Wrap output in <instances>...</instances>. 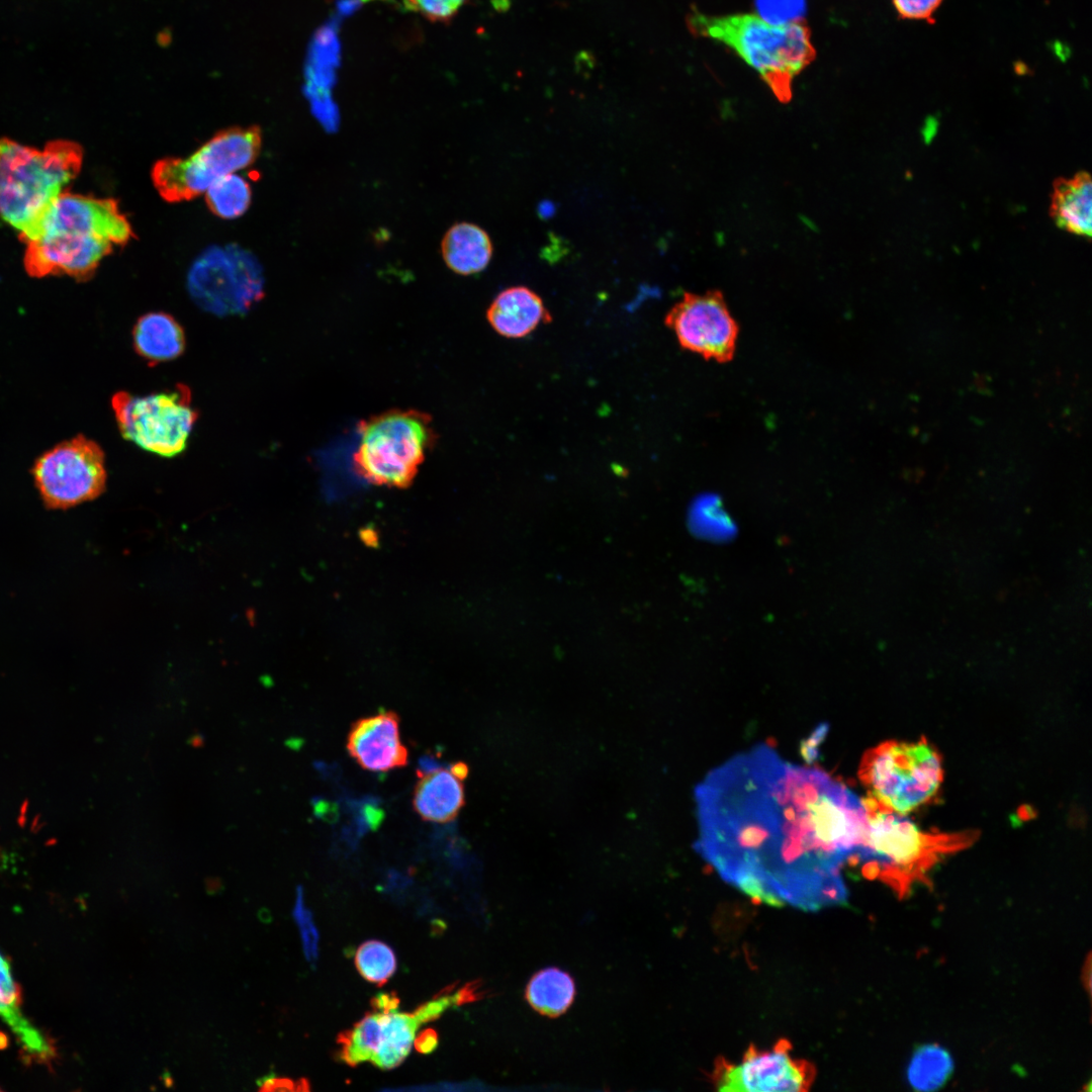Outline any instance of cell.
<instances>
[{
	"label": "cell",
	"mask_w": 1092,
	"mask_h": 1092,
	"mask_svg": "<svg viewBox=\"0 0 1092 1092\" xmlns=\"http://www.w3.org/2000/svg\"><path fill=\"white\" fill-rule=\"evenodd\" d=\"M414 1045L417 1052L421 1054H430L434 1052L438 1045L437 1031L433 1028L423 1029L414 1039Z\"/></svg>",
	"instance_id": "1f68e13d"
},
{
	"label": "cell",
	"mask_w": 1092,
	"mask_h": 1092,
	"mask_svg": "<svg viewBox=\"0 0 1092 1092\" xmlns=\"http://www.w3.org/2000/svg\"><path fill=\"white\" fill-rule=\"evenodd\" d=\"M829 730V724L822 722L812 733L801 741L800 753L807 763H813L819 758V746L824 741Z\"/></svg>",
	"instance_id": "f546056e"
},
{
	"label": "cell",
	"mask_w": 1092,
	"mask_h": 1092,
	"mask_svg": "<svg viewBox=\"0 0 1092 1092\" xmlns=\"http://www.w3.org/2000/svg\"><path fill=\"white\" fill-rule=\"evenodd\" d=\"M292 915L299 927L306 960L310 964H314L318 957V932L313 923L311 912L304 905L303 890L300 886L296 890Z\"/></svg>",
	"instance_id": "4316f807"
},
{
	"label": "cell",
	"mask_w": 1092,
	"mask_h": 1092,
	"mask_svg": "<svg viewBox=\"0 0 1092 1092\" xmlns=\"http://www.w3.org/2000/svg\"><path fill=\"white\" fill-rule=\"evenodd\" d=\"M942 0H893L899 15L909 19H927L938 8Z\"/></svg>",
	"instance_id": "f1b7e54d"
},
{
	"label": "cell",
	"mask_w": 1092,
	"mask_h": 1092,
	"mask_svg": "<svg viewBox=\"0 0 1092 1092\" xmlns=\"http://www.w3.org/2000/svg\"><path fill=\"white\" fill-rule=\"evenodd\" d=\"M868 818L869 840L860 861H877L887 882L897 883L902 876L915 874L935 851L947 849L942 844L956 841L924 833L910 818L894 811L876 809L868 812Z\"/></svg>",
	"instance_id": "7c38bea8"
},
{
	"label": "cell",
	"mask_w": 1092,
	"mask_h": 1092,
	"mask_svg": "<svg viewBox=\"0 0 1092 1092\" xmlns=\"http://www.w3.org/2000/svg\"><path fill=\"white\" fill-rule=\"evenodd\" d=\"M0 1091H1V1088H0Z\"/></svg>",
	"instance_id": "e575fe53"
},
{
	"label": "cell",
	"mask_w": 1092,
	"mask_h": 1092,
	"mask_svg": "<svg viewBox=\"0 0 1092 1092\" xmlns=\"http://www.w3.org/2000/svg\"><path fill=\"white\" fill-rule=\"evenodd\" d=\"M441 253L445 264L454 273L472 275L487 267L492 257V244L480 226L458 222L444 235Z\"/></svg>",
	"instance_id": "ffe728a7"
},
{
	"label": "cell",
	"mask_w": 1092,
	"mask_h": 1092,
	"mask_svg": "<svg viewBox=\"0 0 1092 1092\" xmlns=\"http://www.w3.org/2000/svg\"><path fill=\"white\" fill-rule=\"evenodd\" d=\"M664 323L688 351L719 363L734 356L739 329L720 291L686 292Z\"/></svg>",
	"instance_id": "8fae6325"
},
{
	"label": "cell",
	"mask_w": 1092,
	"mask_h": 1092,
	"mask_svg": "<svg viewBox=\"0 0 1092 1092\" xmlns=\"http://www.w3.org/2000/svg\"><path fill=\"white\" fill-rule=\"evenodd\" d=\"M261 144L257 126L223 129L186 158L157 161L152 169L154 186L168 202L191 200L221 177L253 164Z\"/></svg>",
	"instance_id": "52a82bcc"
},
{
	"label": "cell",
	"mask_w": 1092,
	"mask_h": 1092,
	"mask_svg": "<svg viewBox=\"0 0 1092 1092\" xmlns=\"http://www.w3.org/2000/svg\"><path fill=\"white\" fill-rule=\"evenodd\" d=\"M464 778L454 767L418 770L413 807L425 821H453L465 804Z\"/></svg>",
	"instance_id": "9a60e30c"
},
{
	"label": "cell",
	"mask_w": 1092,
	"mask_h": 1092,
	"mask_svg": "<svg viewBox=\"0 0 1092 1092\" xmlns=\"http://www.w3.org/2000/svg\"><path fill=\"white\" fill-rule=\"evenodd\" d=\"M133 236L116 200L65 191L22 241L24 267L32 277L68 275L88 280L115 247L127 244Z\"/></svg>",
	"instance_id": "7a4b0ae2"
},
{
	"label": "cell",
	"mask_w": 1092,
	"mask_h": 1092,
	"mask_svg": "<svg viewBox=\"0 0 1092 1092\" xmlns=\"http://www.w3.org/2000/svg\"><path fill=\"white\" fill-rule=\"evenodd\" d=\"M354 962L360 975L379 987L384 985L396 970L393 949L376 939L361 943L355 951Z\"/></svg>",
	"instance_id": "484cf974"
},
{
	"label": "cell",
	"mask_w": 1092,
	"mask_h": 1092,
	"mask_svg": "<svg viewBox=\"0 0 1092 1092\" xmlns=\"http://www.w3.org/2000/svg\"><path fill=\"white\" fill-rule=\"evenodd\" d=\"M353 454L356 473L375 485L405 487L436 442L432 420L416 410H389L361 421Z\"/></svg>",
	"instance_id": "5b68a950"
},
{
	"label": "cell",
	"mask_w": 1092,
	"mask_h": 1092,
	"mask_svg": "<svg viewBox=\"0 0 1092 1092\" xmlns=\"http://www.w3.org/2000/svg\"><path fill=\"white\" fill-rule=\"evenodd\" d=\"M526 1000L538 1013L557 1017L565 1013L575 997V983L565 971L549 967L535 973L526 986Z\"/></svg>",
	"instance_id": "44dd1931"
},
{
	"label": "cell",
	"mask_w": 1092,
	"mask_h": 1092,
	"mask_svg": "<svg viewBox=\"0 0 1092 1092\" xmlns=\"http://www.w3.org/2000/svg\"><path fill=\"white\" fill-rule=\"evenodd\" d=\"M486 317L497 334L511 339L524 338L552 320L541 297L526 286L499 292L488 306Z\"/></svg>",
	"instance_id": "2e32d148"
},
{
	"label": "cell",
	"mask_w": 1092,
	"mask_h": 1092,
	"mask_svg": "<svg viewBox=\"0 0 1092 1092\" xmlns=\"http://www.w3.org/2000/svg\"><path fill=\"white\" fill-rule=\"evenodd\" d=\"M695 796L696 850L724 881L769 906L847 904L840 868L867 846L870 823L845 786L761 744L712 769Z\"/></svg>",
	"instance_id": "6da1fadb"
},
{
	"label": "cell",
	"mask_w": 1092,
	"mask_h": 1092,
	"mask_svg": "<svg viewBox=\"0 0 1092 1092\" xmlns=\"http://www.w3.org/2000/svg\"><path fill=\"white\" fill-rule=\"evenodd\" d=\"M400 719L383 711L356 720L347 737L350 756L364 769L388 771L406 766L408 750L400 739Z\"/></svg>",
	"instance_id": "5bb4252c"
},
{
	"label": "cell",
	"mask_w": 1092,
	"mask_h": 1092,
	"mask_svg": "<svg viewBox=\"0 0 1092 1092\" xmlns=\"http://www.w3.org/2000/svg\"><path fill=\"white\" fill-rule=\"evenodd\" d=\"M467 0H405L421 15L431 21L445 22L453 18Z\"/></svg>",
	"instance_id": "83f0119b"
},
{
	"label": "cell",
	"mask_w": 1092,
	"mask_h": 1092,
	"mask_svg": "<svg viewBox=\"0 0 1092 1092\" xmlns=\"http://www.w3.org/2000/svg\"><path fill=\"white\" fill-rule=\"evenodd\" d=\"M21 989L15 981L8 959L0 952V1017L10 1027L24 1056L31 1061L49 1063L56 1056L50 1037L35 1027L21 1012Z\"/></svg>",
	"instance_id": "e0dca14e"
},
{
	"label": "cell",
	"mask_w": 1092,
	"mask_h": 1092,
	"mask_svg": "<svg viewBox=\"0 0 1092 1092\" xmlns=\"http://www.w3.org/2000/svg\"><path fill=\"white\" fill-rule=\"evenodd\" d=\"M296 1082L286 1077L268 1075L258 1081V1089L260 1091H296Z\"/></svg>",
	"instance_id": "4dcf8cb0"
},
{
	"label": "cell",
	"mask_w": 1092,
	"mask_h": 1092,
	"mask_svg": "<svg viewBox=\"0 0 1092 1092\" xmlns=\"http://www.w3.org/2000/svg\"><path fill=\"white\" fill-rule=\"evenodd\" d=\"M697 36L718 41L752 68L781 102L793 94L794 79L815 59L811 32L801 20L772 23L756 13L688 16Z\"/></svg>",
	"instance_id": "3957f363"
},
{
	"label": "cell",
	"mask_w": 1092,
	"mask_h": 1092,
	"mask_svg": "<svg viewBox=\"0 0 1092 1092\" xmlns=\"http://www.w3.org/2000/svg\"><path fill=\"white\" fill-rule=\"evenodd\" d=\"M32 476L48 509L76 507L104 491V452L93 440L76 436L42 453L33 464Z\"/></svg>",
	"instance_id": "30bf717a"
},
{
	"label": "cell",
	"mask_w": 1092,
	"mask_h": 1092,
	"mask_svg": "<svg viewBox=\"0 0 1092 1092\" xmlns=\"http://www.w3.org/2000/svg\"><path fill=\"white\" fill-rule=\"evenodd\" d=\"M202 742H203V739H202L201 735H195V736H194V737H192V739L190 740V743H191L192 745H194V746H196L197 744H198V745H201V744H202Z\"/></svg>",
	"instance_id": "836d02e7"
},
{
	"label": "cell",
	"mask_w": 1092,
	"mask_h": 1092,
	"mask_svg": "<svg viewBox=\"0 0 1092 1092\" xmlns=\"http://www.w3.org/2000/svg\"><path fill=\"white\" fill-rule=\"evenodd\" d=\"M136 354L150 364L174 360L185 350L182 326L171 314L153 311L142 315L132 329Z\"/></svg>",
	"instance_id": "ac0fdd59"
},
{
	"label": "cell",
	"mask_w": 1092,
	"mask_h": 1092,
	"mask_svg": "<svg viewBox=\"0 0 1092 1092\" xmlns=\"http://www.w3.org/2000/svg\"><path fill=\"white\" fill-rule=\"evenodd\" d=\"M339 1059L354 1067L370 1061L381 1042L379 1012H368L350 1029L338 1035Z\"/></svg>",
	"instance_id": "cb8c5ba5"
},
{
	"label": "cell",
	"mask_w": 1092,
	"mask_h": 1092,
	"mask_svg": "<svg viewBox=\"0 0 1092 1092\" xmlns=\"http://www.w3.org/2000/svg\"><path fill=\"white\" fill-rule=\"evenodd\" d=\"M111 407L121 436L143 450L174 457L182 453L198 418L186 385L134 395L118 391Z\"/></svg>",
	"instance_id": "ba28073f"
},
{
	"label": "cell",
	"mask_w": 1092,
	"mask_h": 1092,
	"mask_svg": "<svg viewBox=\"0 0 1092 1092\" xmlns=\"http://www.w3.org/2000/svg\"><path fill=\"white\" fill-rule=\"evenodd\" d=\"M380 1013V1012H379ZM381 1042L370 1060L377 1068L397 1067L410 1054L418 1028L423 1024L415 1012L396 1009L380 1013Z\"/></svg>",
	"instance_id": "7402d4cb"
},
{
	"label": "cell",
	"mask_w": 1092,
	"mask_h": 1092,
	"mask_svg": "<svg viewBox=\"0 0 1092 1092\" xmlns=\"http://www.w3.org/2000/svg\"><path fill=\"white\" fill-rule=\"evenodd\" d=\"M1092 184L1090 176L1079 172L1054 184L1051 215L1057 225L1082 237L1091 236Z\"/></svg>",
	"instance_id": "d6986e66"
},
{
	"label": "cell",
	"mask_w": 1092,
	"mask_h": 1092,
	"mask_svg": "<svg viewBox=\"0 0 1092 1092\" xmlns=\"http://www.w3.org/2000/svg\"><path fill=\"white\" fill-rule=\"evenodd\" d=\"M187 288L194 302L217 316L244 314L264 295L258 260L237 245L211 247L192 264Z\"/></svg>",
	"instance_id": "9c48e42d"
},
{
	"label": "cell",
	"mask_w": 1092,
	"mask_h": 1092,
	"mask_svg": "<svg viewBox=\"0 0 1092 1092\" xmlns=\"http://www.w3.org/2000/svg\"><path fill=\"white\" fill-rule=\"evenodd\" d=\"M399 999L394 992L378 993L371 999L372 1011L387 1013L397 1009Z\"/></svg>",
	"instance_id": "d6a6232c"
},
{
	"label": "cell",
	"mask_w": 1092,
	"mask_h": 1092,
	"mask_svg": "<svg viewBox=\"0 0 1092 1092\" xmlns=\"http://www.w3.org/2000/svg\"><path fill=\"white\" fill-rule=\"evenodd\" d=\"M953 1069V1060L945 1049L926 1043L916 1048L912 1054L906 1075L915 1091L932 1092L946 1084Z\"/></svg>",
	"instance_id": "603a6c76"
},
{
	"label": "cell",
	"mask_w": 1092,
	"mask_h": 1092,
	"mask_svg": "<svg viewBox=\"0 0 1092 1092\" xmlns=\"http://www.w3.org/2000/svg\"><path fill=\"white\" fill-rule=\"evenodd\" d=\"M791 1045L781 1039L771 1051L751 1044L739 1065L724 1060L717 1063L714 1080L720 1091L793 1092L806 1091L815 1078L814 1067L789 1055Z\"/></svg>",
	"instance_id": "4fadbf2b"
},
{
	"label": "cell",
	"mask_w": 1092,
	"mask_h": 1092,
	"mask_svg": "<svg viewBox=\"0 0 1092 1092\" xmlns=\"http://www.w3.org/2000/svg\"><path fill=\"white\" fill-rule=\"evenodd\" d=\"M942 776L940 756L924 739L884 742L866 752L858 770L878 809L903 815L928 803Z\"/></svg>",
	"instance_id": "8992f818"
},
{
	"label": "cell",
	"mask_w": 1092,
	"mask_h": 1092,
	"mask_svg": "<svg viewBox=\"0 0 1092 1092\" xmlns=\"http://www.w3.org/2000/svg\"><path fill=\"white\" fill-rule=\"evenodd\" d=\"M204 194L210 211L224 219L243 215L252 199L250 184L235 173L216 180Z\"/></svg>",
	"instance_id": "d4e9b609"
},
{
	"label": "cell",
	"mask_w": 1092,
	"mask_h": 1092,
	"mask_svg": "<svg viewBox=\"0 0 1092 1092\" xmlns=\"http://www.w3.org/2000/svg\"><path fill=\"white\" fill-rule=\"evenodd\" d=\"M82 160V148L71 141H53L37 150L0 139V219L24 241L77 177Z\"/></svg>",
	"instance_id": "277c9868"
}]
</instances>
